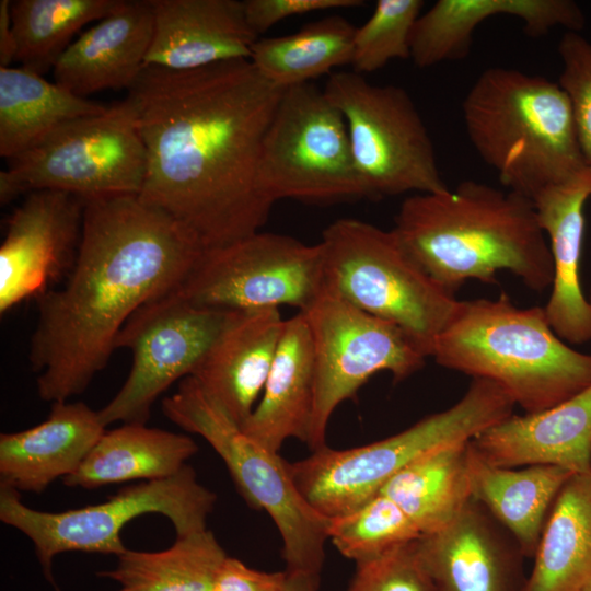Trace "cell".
<instances>
[{
  "mask_svg": "<svg viewBox=\"0 0 591 591\" xmlns=\"http://www.w3.org/2000/svg\"><path fill=\"white\" fill-rule=\"evenodd\" d=\"M314 355L302 313L286 320L262 395L243 432L273 452L289 438L308 441L314 405Z\"/></svg>",
  "mask_w": 591,
  "mask_h": 591,
  "instance_id": "obj_25",
  "label": "cell"
},
{
  "mask_svg": "<svg viewBox=\"0 0 591 591\" xmlns=\"http://www.w3.org/2000/svg\"><path fill=\"white\" fill-rule=\"evenodd\" d=\"M473 499L443 529L416 540L434 591H522L525 579L515 543Z\"/></svg>",
  "mask_w": 591,
  "mask_h": 591,
  "instance_id": "obj_17",
  "label": "cell"
},
{
  "mask_svg": "<svg viewBox=\"0 0 591 591\" xmlns=\"http://www.w3.org/2000/svg\"><path fill=\"white\" fill-rule=\"evenodd\" d=\"M533 557L522 591H580L591 579V473L561 487Z\"/></svg>",
  "mask_w": 591,
  "mask_h": 591,
  "instance_id": "obj_28",
  "label": "cell"
},
{
  "mask_svg": "<svg viewBox=\"0 0 591 591\" xmlns=\"http://www.w3.org/2000/svg\"><path fill=\"white\" fill-rule=\"evenodd\" d=\"M320 244L258 231L205 248L176 292L187 301L230 311L306 308L323 290Z\"/></svg>",
  "mask_w": 591,
  "mask_h": 591,
  "instance_id": "obj_14",
  "label": "cell"
},
{
  "mask_svg": "<svg viewBox=\"0 0 591 591\" xmlns=\"http://www.w3.org/2000/svg\"><path fill=\"white\" fill-rule=\"evenodd\" d=\"M588 300H589V302H590V304H591V290H590V294H589V299H588Z\"/></svg>",
  "mask_w": 591,
  "mask_h": 591,
  "instance_id": "obj_43",
  "label": "cell"
},
{
  "mask_svg": "<svg viewBox=\"0 0 591 591\" xmlns=\"http://www.w3.org/2000/svg\"><path fill=\"white\" fill-rule=\"evenodd\" d=\"M580 591H591V579L583 586Z\"/></svg>",
  "mask_w": 591,
  "mask_h": 591,
  "instance_id": "obj_42",
  "label": "cell"
},
{
  "mask_svg": "<svg viewBox=\"0 0 591 591\" xmlns=\"http://www.w3.org/2000/svg\"><path fill=\"white\" fill-rule=\"evenodd\" d=\"M105 431L99 410L55 402L43 422L0 434V484L39 494L74 473Z\"/></svg>",
  "mask_w": 591,
  "mask_h": 591,
  "instance_id": "obj_23",
  "label": "cell"
},
{
  "mask_svg": "<svg viewBox=\"0 0 591 591\" xmlns=\"http://www.w3.org/2000/svg\"><path fill=\"white\" fill-rule=\"evenodd\" d=\"M233 311L196 305L176 290L141 305L121 327L115 349L130 350L129 374L99 410L102 422L147 424L159 396L192 375Z\"/></svg>",
  "mask_w": 591,
  "mask_h": 591,
  "instance_id": "obj_15",
  "label": "cell"
},
{
  "mask_svg": "<svg viewBox=\"0 0 591 591\" xmlns=\"http://www.w3.org/2000/svg\"><path fill=\"white\" fill-rule=\"evenodd\" d=\"M0 172V202L26 192L53 189L82 199L139 196L147 152L131 101L70 120Z\"/></svg>",
  "mask_w": 591,
  "mask_h": 591,
  "instance_id": "obj_10",
  "label": "cell"
},
{
  "mask_svg": "<svg viewBox=\"0 0 591 591\" xmlns=\"http://www.w3.org/2000/svg\"><path fill=\"white\" fill-rule=\"evenodd\" d=\"M462 115L473 148L502 186L531 200L589 167L570 102L544 77L488 68L466 93Z\"/></svg>",
  "mask_w": 591,
  "mask_h": 591,
  "instance_id": "obj_5",
  "label": "cell"
},
{
  "mask_svg": "<svg viewBox=\"0 0 591 591\" xmlns=\"http://www.w3.org/2000/svg\"><path fill=\"white\" fill-rule=\"evenodd\" d=\"M422 8L421 0H379L371 16L356 27L354 71L363 76L391 60L410 58V36Z\"/></svg>",
  "mask_w": 591,
  "mask_h": 591,
  "instance_id": "obj_35",
  "label": "cell"
},
{
  "mask_svg": "<svg viewBox=\"0 0 591 591\" xmlns=\"http://www.w3.org/2000/svg\"><path fill=\"white\" fill-rule=\"evenodd\" d=\"M324 287L401 328L431 357L459 300L407 253L393 230L358 219L331 223L320 241Z\"/></svg>",
  "mask_w": 591,
  "mask_h": 591,
  "instance_id": "obj_7",
  "label": "cell"
},
{
  "mask_svg": "<svg viewBox=\"0 0 591 591\" xmlns=\"http://www.w3.org/2000/svg\"><path fill=\"white\" fill-rule=\"evenodd\" d=\"M421 537V533L390 498L378 494L357 509L329 519L328 538L356 564L381 557Z\"/></svg>",
  "mask_w": 591,
  "mask_h": 591,
  "instance_id": "obj_34",
  "label": "cell"
},
{
  "mask_svg": "<svg viewBox=\"0 0 591 591\" xmlns=\"http://www.w3.org/2000/svg\"><path fill=\"white\" fill-rule=\"evenodd\" d=\"M288 572H265L246 566L234 557L221 564L213 591H287Z\"/></svg>",
  "mask_w": 591,
  "mask_h": 591,
  "instance_id": "obj_39",
  "label": "cell"
},
{
  "mask_svg": "<svg viewBox=\"0 0 591 591\" xmlns=\"http://www.w3.org/2000/svg\"><path fill=\"white\" fill-rule=\"evenodd\" d=\"M161 407L170 421L204 438L223 460L247 503L270 515L282 540L286 570L321 577L329 519L299 493L287 461L246 436L190 375Z\"/></svg>",
  "mask_w": 591,
  "mask_h": 591,
  "instance_id": "obj_8",
  "label": "cell"
},
{
  "mask_svg": "<svg viewBox=\"0 0 591 591\" xmlns=\"http://www.w3.org/2000/svg\"><path fill=\"white\" fill-rule=\"evenodd\" d=\"M320 578L303 572H288L287 591H317Z\"/></svg>",
  "mask_w": 591,
  "mask_h": 591,
  "instance_id": "obj_41",
  "label": "cell"
},
{
  "mask_svg": "<svg viewBox=\"0 0 591 591\" xmlns=\"http://www.w3.org/2000/svg\"><path fill=\"white\" fill-rule=\"evenodd\" d=\"M151 45L144 66L175 71L250 59L258 36L250 27L243 1L150 0Z\"/></svg>",
  "mask_w": 591,
  "mask_h": 591,
  "instance_id": "obj_18",
  "label": "cell"
},
{
  "mask_svg": "<svg viewBox=\"0 0 591 591\" xmlns=\"http://www.w3.org/2000/svg\"><path fill=\"white\" fill-rule=\"evenodd\" d=\"M208 529L176 536L166 549H126L112 570L97 575L116 581V591H213L217 572L227 558Z\"/></svg>",
  "mask_w": 591,
  "mask_h": 591,
  "instance_id": "obj_32",
  "label": "cell"
},
{
  "mask_svg": "<svg viewBox=\"0 0 591 591\" xmlns=\"http://www.w3.org/2000/svg\"><path fill=\"white\" fill-rule=\"evenodd\" d=\"M356 27L344 16L327 15L283 36L257 38L250 61L270 83L288 89L309 83L350 63Z\"/></svg>",
  "mask_w": 591,
  "mask_h": 591,
  "instance_id": "obj_31",
  "label": "cell"
},
{
  "mask_svg": "<svg viewBox=\"0 0 591 591\" xmlns=\"http://www.w3.org/2000/svg\"><path fill=\"white\" fill-rule=\"evenodd\" d=\"M558 51L563 61L558 84L570 102L580 148L591 166V43L568 31Z\"/></svg>",
  "mask_w": 591,
  "mask_h": 591,
  "instance_id": "obj_36",
  "label": "cell"
},
{
  "mask_svg": "<svg viewBox=\"0 0 591 591\" xmlns=\"http://www.w3.org/2000/svg\"><path fill=\"white\" fill-rule=\"evenodd\" d=\"M514 406L494 382L473 379L454 405L396 434L345 450L325 445L303 460L287 462V466L306 502L321 515L336 518L378 495L387 480L414 460L471 441L512 415Z\"/></svg>",
  "mask_w": 591,
  "mask_h": 591,
  "instance_id": "obj_6",
  "label": "cell"
},
{
  "mask_svg": "<svg viewBox=\"0 0 591 591\" xmlns=\"http://www.w3.org/2000/svg\"><path fill=\"white\" fill-rule=\"evenodd\" d=\"M285 89L250 59L175 71L144 66L127 97L147 152L140 195L189 229L205 248L260 231L263 140Z\"/></svg>",
  "mask_w": 591,
  "mask_h": 591,
  "instance_id": "obj_1",
  "label": "cell"
},
{
  "mask_svg": "<svg viewBox=\"0 0 591 591\" xmlns=\"http://www.w3.org/2000/svg\"><path fill=\"white\" fill-rule=\"evenodd\" d=\"M285 322L275 308L233 311L190 375L240 426L262 395Z\"/></svg>",
  "mask_w": 591,
  "mask_h": 591,
  "instance_id": "obj_20",
  "label": "cell"
},
{
  "mask_svg": "<svg viewBox=\"0 0 591 591\" xmlns=\"http://www.w3.org/2000/svg\"><path fill=\"white\" fill-rule=\"evenodd\" d=\"M84 199L34 190L5 221L0 246V313L55 288L78 256Z\"/></svg>",
  "mask_w": 591,
  "mask_h": 591,
  "instance_id": "obj_16",
  "label": "cell"
},
{
  "mask_svg": "<svg viewBox=\"0 0 591 591\" xmlns=\"http://www.w3.org/2000/svg\"><path fill=\"white\" fill-rule=\"evenodd\" d=\"M347 591H434L416 541L372 560L356 564Z\"/></svg>",
  "mask_w": 591,
  "mask_h": 591,
  "instance_id": "obj_37",
  "label": "cell"
},
{
  "mask_svg": "<svg viewBox=\"0 0 591 591\" xmlns=\"http://www.w3.org/2000/svg\"><path fill=\"white\" fill-rule=\"evenodd\" d=\"M323 91L344 116L366 198L449 188L422 117L403 88L339 71L328 76Z\"/></svg>",
  "mask_w": 591,
  "mask_h": 591,
  "instance_id": "obj_11",
  "label": "cell"
},
{
  "mask_svg": "<svg viewBox=\"0 0 591 591\" xmlns=\"http://www.w3.org/2000/svg\"><path fill=\"white\" fill-rule=\"evenodd\" d=\"M314 355V405L306 444L326 445L329 419L374 374L386 371L401 382L427 358L396 325L354 306L325 287L303 310Z\"/></svg>",
  "mask_w": 591,
  "mask_h": 591,
  "instance_id": "obj_13",
  "label": "cell"
},
{
  "mask_svg": "<svg viewBox=\"0 0 591 591\" xmlns=\"http://www.w3.org/2000/svg\"><path fill=\"white\" fill-rule=\"evenodd\" d=\"M216 500V494L197 480L194 468L185 465L173 476L140 482L101 503L61 512L30 508L20 491L0 484V520L33 542L46 578L54 582L55 556L67 552L118 556L127 549L121 540L124 526L146 513L166 517L176 536L206 530Z\"/></svg>",
  "mask_w": 591,
  "mask_h": 591,
  "instance_id": "obj_9",
  "label": "cell"
},
{
  "mask_svg": "<svg viewBox=\"0 0 591 591\" xmlns=\"http://www.w3.org/2000/svg\"><path fill=\"white\" fill-rule=\"evenodd\" d=\"M152 33L150 0H120L65 50L53 68L55 82L81 97L129 90L144 67Z\"/></svg>",
  "mask_w": 591,
  "mask_h": 591,
  "instance_id": "obj_22",
  "label": "cell"
},
{
  "mask_svg": "<svg viewBox=\"0 0 591 591\" xmlns=\"http://www.w3.org/2000/svg\"><path fill=\"white\" fill-rule=\"evenodd\" d=\"M431 357L443 368L494 382L526 414L591 385V355L559 338L544 308H518L506 294L460 301Z\"/></svg>",
  "mask_w": 591,
  "mask_h": 591,
  "instance_id": "obj_4",
  "label": "cell"
},
{
  "mask_svg": "<svg viewBox=\"0 0 591 591\" xmlns=\"http://www.w3.org/2000/svg\"><path fill=\"white\" fill-rule=\"evenodd\" d=\"M468 442L421 455L381 488L413 521L421 536L448 525L472 500Z\"/></svg>",
  "mask_w": 591,
  "mask_h": 591,
  "instance_id": "obj_30",
  "label": "cell"
},
{
  "mask_svg": "<svg viewBox=\"0 0 591 591\" xmlns=\"http://www.w3.org/2000/svg\"><path fill=\"white\" fill-rule=\"evenodd\" d=\"M246 21L259 37L280 21L312 12L335 11L364 5L361 0H245Z\"/></svg>",
  "mask_w": 591,
  "mask_h": 591,
  "instance_id": "obj_38",
  "label": "cell"
},
{
  "mask_svg": "<svg viewBox=\"0 0 591 591\" xmlns=\"http://www.w3.org/2000/svg\"><path fill=\"white\" fill-rule=\"evenodd\" d=\"M16 57V39L11 19V0H0V67H11Z\"/></svg>",
  "mask_w": 591,
  "mask_h": 591,
  "instance_id": "obj_40",
  "label": "cell"
},
{
  "mask_svg": "<svg viewBox=\"0 0 591 591\" xmlns=\"http://www.w3.org/2000/svg\"><path fill=\"white\" fill-rule=\"evenodd\" d=\"M498 15L517 18L524 32L540 37L556 26L571 32L584 25L571 0H438L417 19L410 36V59L418 68L463 58L478 25Z\"/></svg>",
  "mask_w": 591,
  "mask_h": 591,
  "instance_id": "obj_24",
  "label": "cell"
},
{
  "mask_svg": "<svg viewBox=\"0 0 591 591\" xmlns=\"http://www.w3.org/2000/svg\"><path fill=\"white\" fill-rule=\"evenodd\" d=\"M591 197V166L575 178L549 186L534 199L538 223L548 236L554 276L544 306L548 323L564 341L591 340V304L580 280L583 208Z\"/></svg>",
  "mask_w": 591,
  "mask_h": 591,
  "instance_id": "obj_21",
  "label": "cell"
},
{
  "mask_svg": "<svg viewBox=\"0 0 591 591\" xmlns=\"http://www.w3.org/2000/svg\"><path fill=\"white\" fill-rule=\"evenodd\" d=\"M198 452L188 436L123 424L106 430L78 470L63 478L68 487L95 489L131 480H153L177 474Z\"/></svg>",
  "mask_w": 591,
  "mask_h": 591,
  "instance_id": "obj_27",
  "label": "cell"
},
{
  "mask_svg": "<svg viewBox=\"0 0 591 591\" xmlns=\"http://www.w3.org/2000/svg\"><path fill=\"white\" fill-rule=\"evenodd\" d=\"M471 496L502 525L524 556L533 557L551 508L573 475L553 465L502 467L468 443Z\"/></svg>",
  "mask_w": 591,
  "mask_h": 591,
  "instance_id": "obj_26",
  "label": "cell"
},
{
  "mask_svg": "<svg viewBox=\"0 0 591 591\" xmlns=\"http://www.w3.org/2000/svg\"><path fill=\"white\" fill-rule=\"evenodd\" d=\"M471 444L497 466L553 465L572 474L591 473V385L545 410L512 414Z\"/></svg>",
  "mask_w": 591,
  "mask_h": 591,
  "instance_id": "obj_19",
  "label": "cell"
},
{
  "mask_svg": "<svg viewBox=\"0 0 591 591\" xmlns=\"http://www.w3.org/2000/svg\"><path fill=\"white\" fill-rule=\"evenodd\" d=\"M106 108L28 69L0 67V155H20L61 125Z\"/></svg>",
  "mask_w": 591,
  "mask_h": 591,
  "instance_id": "obj_29",
  "label": "cell"
},
{
  "mask_svg": "<svg viewBox=\"0 0 591 591\" xmlns=\"http://www.w3.org/2000/svg\"><path fill=\"white\" fill-rule=\"evenodd\" d=\"M120 0H14L11 19L16 57L22 68L38 74L54 68L85 24L108 15Z\"/></svg>",
  "mask_w": 591,
  "mask_h": 591,
  "instance_id": "obj_33",
  "label": "cell"
},
{
  "mask_svg": "<svg viewBox=\"0 0 591 591\" xmlns=\"http://www.w3.org/2000/svg\"><path fill=\"white\" fill-rule=\"evenodd\" d=\"M204 250L189 229L138 196L84 200L74 265L62 287L35 299L28 360L38 396L55 403L82 394L127 320L177 290Z\"/></svg>",
  "mask_w": 591,
  "mask_h": 591,
  "instance_id": "obj_2",
  "label": "cell"
},
{
  "mask_svg": "<svg viewBox=\"0 0 591 591\" xmlns=\"http://www.w3.org/2000/svg\"><path fill=\"white\" fill-rule=\"evenodd\" d=\"M413 259L454 294L467 280L497 283L508 270L533 291L552 286L554 268L533 200L473 179L406 198L392 229Z\"/></svg>",
  "mask_w": 591,
  "mask_h": 591,
  "instance_id": "obj_3",
  "label": "cell"
},
{
  "mask_svg": "<svg viewBox=\"0 0 591 591\" xmlns=\"http://www.w3.org/2000/svg\"><path fill=\"white\" fill-rule=\"evenodd\" d=\"M258 181L274 204L366 198L344 116L311 82L283 90L263 140Z\"/></svg>",
  "mask_w": 591,
  "mask_h": 591,
  "instance_id": "obj_12",
  "label": "cell"
}]
</instances>
